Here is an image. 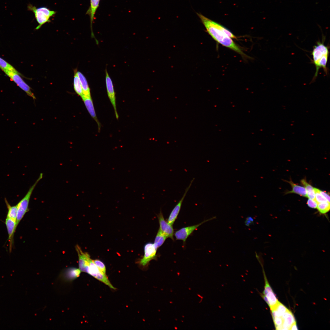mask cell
<instances>
[{
	"label": "cell",
	"instance_id": "1",
	"mask_svg": "<svg viewBox=\"0 0 330 330\" xmlns=\"http://www.w3.org/2000/svg\"><path fill=\"white\" fill-rule=\"evenodd\" d=\"M197 14L208 34L215 41L223 46L245 57V54L241 49L232 39L237 37L231 31L202 14L197 13Z\"/></svg>",
	"mask_w": 330,
	"mask_h": 330
},
{
	"label": "cell",
	"instance_id": "2",
	"mask_svg": "<svg viewBox=\"0 0 330 330\" xmlns=\"http://www.w3.org/2000/svg\"><path fill=\"white\" fill-rule=\"evenodd\" d=\"M324 41L317 42L316 45L313 47L311 54L312 55L313 63L316 68V72L312 81H314L317 76L320 68H322L326 74L328 73L327 67L329 55V48L328 46L324 44Z\"/></svg>",
	"mask_w": 330,
	"mask_h": 330
},
{
	"label": "cell",
	"instance_id": "3",
	"mask_svg": "<svg viewBox=\"0 0 330 330\" xmlns=\"http://www.w3.org/2000/svg\"><path fill=\"white\" fill-rule=\"evenodd\" d=\"M43 176L42 173H41L40 174L38 179L29 188L24 196L16 205L17 208V214L16 220L17 226L25 214L29 211L28 206L31 195L38 183L42 178Z\"/></svg>",
	"mask_w": 330,
	"mask_h": 330
},
{
	"label": "cell",
	"instance_id": "4",
	"mask_svg": "<svg viewBox=\"0 0 330 330\" xmlns=\"http://www.w3.org/2000/svg\"><path fill=\"white\" fill-rule=\"evenodd\" d=\"M28 8L29 10L33 12L38 23V25L35 28L36 30L40 29L46 23L50 22L51 21L50 18L56 13V12L51 10L46 7L36 8L31 4H29Z\"/></svg>",
	"mask_w": 330,
	"mask_h": 330
},
{
	"label": "cell",
	"instance_id": "5",
	"mask_svg": "<svg viewBox=\"0 0 330 330\" xmlns=\"http://www.w3.org/2000/svg\"><path fill=\"white\" fill-rule=\"evenodd\" d=\"M4 73L28 96L31 97L34 100L36 99L35 96L31 91V87L21 78L20 75H22L19 72L8 71L5 72Z\"/></svg>",
	"mask_w": 330,
	"mask_h": 330
},
{
	"label": "cell",
	"instance_id": "6",
	"mask_svg": "<svg viewBox=\"0 0 330 330\" xmlns=\"http://www.w3.org/2000/svg\"><path fill=\"white\" fill-rule=\"evenodd\" d=\"M216 218L215 216L213 217L198 224L182 228L175 232L174 234V236L177 240H182L185 243L188 237L200 226L207 222Z\"/></svg>",
	"mask_w": 330,
	"mask_h": 330
},
{
	"label": "cell",
	"instance_id": "7",
	"mask_svg": "<svg viewBox=\"0 0 330 330\" xmlns=\"http://www.w3.org/2000/svg\"><path fill=\"white\" fill-rule=\"evenodd\" d=\"M157 249L154 243H148L145 244L144 247V255L140 261V264L145 266L152 260L156 259Z\"/></svg>",
	"mask_w": 330,
	"mask_h": 330
},
{
	"label": "cell",
	"instance_id": "8",
	"mask_svg": "<svg viewBox=\"0 0 330 330\" xmlns=\"http://www.w3.org/2000/svg\"><path fill=\"white\" fill-rule=\"evenodd\" d=\"M105 82L108 95L114 108L116 117L118 119L119 116L116 109L115 94L113 85L106 69L105 70Z\"/></svg>",
	"mask_w": 330,
	"mask_h": 330
},
{
	"label": "cell",
	"instance_id": "9",
	"mask_svg": "<svg viewBox=\"0 0 330 330\" xmlns=\"http://www.w3.org/2000/svg\"><path fill=\"white\" fill-rule=\"evenodd\" d=\"M75 248L78 256L79 269L81 271L86 273L92 259L88 253L83 252L79 245H76Z\"/></svg>",
	"mask_w": 330,
	"mask_h": 330
},
{
	"label": "cell",
	"instance_id": "10",
	"mask_svg": "<svg viewBox=\"0 0 330 330\" xmlns=\"http://www.w3.org/2000/svg\"><path fill=\"white\" fill-rule=\"evenodd\" d=\"M194 179V178H193L191 181L189 185L186 188L185 193L182 197L174 208L170 213L167 220V222L170 225H172L177 218L180 210L183 201L188 192L191 187Z\"/></svg>",
	"mask_w": 330,
	"mask_h": 330
},
{
	"label": "cell",
	"instance_id": "11",
	"mask_svg": "<svg viewBox=\"0 0 330 330\" xmlns=\"http://www.w3.org/2000/svg\"><path fill=\"white\" fill-rule=\"evenodd\" d=\"M157 217L160 225L159 229L167 238L169 237L173 240L174 230L172 225H170L165 221L161 211Z\"/></svg>",
	"mask_w": 330,
	"mask_h": 330
},
{
	"label": "cell",
	"instance_id": "12",
	"mask_svg": "<svg viewBox=\"0 0 330 330\" xmlns=\"http://www.w3.org/2000/svg\"><path fill=\"white\" fill-rule=\"evenodd\" d=\"M5 223L8 235V240L9 243V251H11L13 245L14 235L17 227L16 221L6 217Z\"/></svg>",
	"mask_w": 330,
	"mask_h": 330
},
{
	"label": "cell",
	"instance_id": "13",
	"mask_svg": "<svg viewBox=\"0 0 330 330\" xmlns=\"http://www.w3.org/2000/svg\"><path fill=\"white\" fill-rule=\"evenodd\" d=\"M262 296L269 306L270 310L274 308L279 302L272 289L264 290Z\"/></svg>",
	"mask_w": 330,
	"mask_h": 330
},
{
	"label": "cell",
	"instance_id": "14",
	"mask_svg": "<svg viewBox=\"0 0 330 330\" xmlns=\"http://www.w3.org/2000/svg\"><path fill=\"white\" fill-rule=\"evenodd\" d=\"M81 98L89 113L97 123L98 130H100L101 124L96 116L91 97H88L83 95Z\"/></svg>",
	"mask_w": 330,
	"mask_h": 330
},
{
	"label": "cell",
	"instance_id": "15",
	"mask_svg": "<svg viewBox=\"0 0 330 330\" xmlns=\"http://www.w3.org/2000/svg\"><path fill=\"white\" fill-rule=\"evenodd\" d=\"M100 1V0H90V6L86 13L90 17L91 34L93 36L94 35L93 32L92 25L95 18V15L99 7Z\"/></svg>",
	"mask_w": 330,
	"mask_h": 330
},
{
	"label": "cell",
	"instance_id": "16",
	"mask_svg": "<svg viewBox=\"0 0 330 330\" xmlns=\"http://www.w3.org/2000/svg\"><path fill=\"white\" fill-rule=\"evenodd\" d=\"M283 320L282 330H289L291 326L296 323L292 313L288 309L282 316Z\"/></svg>",
	"mask_w": 330,
	"mask_h": 330
},
{
	"label": "cell",
	"instance_id": "17",
	"mask_svg": "<svg viewBox=\"0 0 330 330\" xmlns=\"http://www.w3.org/2000/svg\"><path fill=\"white\" fill-rule=\"evenodd\" d=\"M287 182L290 185L292 189L291 190L287 192L286 194L295 193L303 197H307L306 190L304 186L295 183L291 179Z\"/></svg>",
	"mask_w": 330,
	"mask_h": 330
},
{
	"label": "cell",
	"instance_id": "18",
	"mask_svg": "<svg viewBox=\"0 0 330 330\" xmlns=\"http://www.w3.org/2000/svg\"><path fill=\"white\" fill-rule=\"evenodd\" d=\"M77 73L81 82L83 95L88 97H91L90 89L86 78L80 72L77 71Z\"/></svg>",
	"mask_w": 330,
	"mask_h": 330
},
{
	"label": "cell",
	"instance_id": "19",
	"mask_svg": "<svg viewBox=\"0 0 330 330\" xmlns=\"http://www.w3.org/2000/svg\"><path fill=\"white\" fill-rule=\"evenodd\" d=\"M5 201L8 209L6 217L16 221L17 214V205L11 206L6 198Z\"/></svg>",
	"mask_w": 330,
	"mask_h": 330
},
{
	"label": "cell",
	"instance_id": "20",
	"mask_svg": "<svg viewBox=\"0 0 330 330\" xmlns=\"http://www.w3.org/2000/svg\"><path fill=\"white\" fill-rule=\"evenodd\" d=\"M77 70L75 69L74 71L73 86L75 92L82 97L83 96L81 82L77 73Z\"/></svg>",
	"mask_w": 330,
	"mask_h": 330
},
{
	"label": "cell",
	"instance_id": "21",
	"mask_svg": "<svg viewBox=\"0 0 330 330\" xmlns=\"http://www.w3.org/2000/svg\"><path fill=\"white\" fill-rule=\"evenodd\" d=\"M300 182L306 189L307 197L309 199L315 200V191L313 186L308 183L305 178L302 179Z\"/></svg>",
	"mask_w": 330,
	"mask_h": 330
},
{
	"label": "cell",
	"instance_id": "22",
	"mask_svg": "<svg viewBox=\"0 0 330 330\" xmlns=\"http://www.w3.org/2000/svg\"><path fill=\"white\" fill-rule=\"evenodd\" d=\"M81 272L79 269L75 268H70L65 272V277L68 280H73L79 276Z\"/></svg>",
	"mask_w": 330,
	"mask_h": 330
},
{
	"label": "cell",
	"instance_id": "23",
	"mask_svg": "<svg viewBox=\"0 0 330 330\" xmlns=\"http://www.w3.org/2000/svg\"><path fill=\"white\" fill-rule=\"evenodd\" d=\"M167 238V237L159 229L155 237L154 243L156 248L158 249L161 246Z\"/></svg>",
	"mask_w": 330,
	"mask_h": 330
},
{
	"label": "cell",
	"instance_id": "24",
	"mask_svg": "<svg viewBox=\"0 0 330 330\" xmlns=\"http://www.w3.org/2000/svg\"><path fill=\"white\" fill-rule=\"evenodd\" d=\"M0 69L4 72L8 71L19 72L13 66L1 57H0Z\"/></svg>",
	"mask_w": 330,
	"mask_h": 330
},
{
	"label": "cell",
	"instance_id": "25",
	"mask_svg": "<svg viewBox=\"0 0 330 330\" xmlns=\"http://www.w3.org/2000/svg\"><path fill=\"white\" fill-rule=\"evenodd\" d=\"M330 207V202L326 201L318 203L317 208L320 212L325 214L329 210Z\"/></svg>",
	"mask_w": 330,
	"mask_h": 330
},
{
	"label": "cell",
	"instance_id": "26",
	"mask_svg": "<svg viewBox=\"0 0 330 330\" xmlns=\"http://www.w3.org/2000/svg\"><path fill=\"white\" fill-rule=\"evenodd\" d=\"M93 261L99 270L102 273L106 274V267L103 262L99 259H97L93 260Z\"/></svg>",
	"mask_w": 330,
	"mask_h": 330
},
{
	"label": "cell",
	"instance_id": "27",
	"mask_svg": "<svg viewBox=\"0 0 330 330\" xmlns=\"http://www.w3.org/2000/svg\"><path fill=\"white\" fill-rule=\"evenodd\" d=\"M314 189L315 191V200L317 203L324 202L328 201L327 200L323 197L320 193L318 189L314 188Z\"/></svg>",
	"mask_w": 330,
	"mask_h": 330
},
{
	"label": "cell",
	"instance_id": "28",
	"mask_svg": "<svg viewBox=\"0 0 330 330\" xmlns=\"http://www.w3.org/2000/svg\"><path fill=\"white\" fill-rule=\"evenodd\" d=\"M308 206L313 208H317V203L315 200L309 199L307 202Z\"/></svg>",
	"mask_w": 330,
	"mask_h": 330
},
{
	"label": "cell",
	"instance_id": "29",
	"mask_svg": "<svg viewBox=\"0 0 330 330\" xmlns=\"http://www.w3.org/2000/svg\"><path fill=\"white\" fill-rule=\"evenodd\" d=\"M254 224V219L252 217L249 216L246 218L244 221V224L246 226L249 227Z\"/></svg>",
	"mask_w": 330,
	"mask_h": 330
},
{
	"label": "cell",
	"instance_id": "30",
	"mask_svg": "<svg viewBox=\"0 0 330 330\" xmlns=\"http://www.w3.org/2000/svg\"><path fill=\"white\" fill-rule=\"evenodd\" d=\"M318 191L321 195L326 199L328 202H330V197L329 195L325 192L319 189Z\"/></svg>",
	"mask_w": 330,
	"mask_h": 330
},
{
	"label": "cell",
	"instance_id": "31",
	"mask_svg": "<svg viewBox=\"0 0 330 330\" xmlns=\"http://www.w3.org/2000/svg\"><path fill=\"white\" fill-rule=\"evenodd\" d=\"M298 329L296 323L293 324L290 328L289 330H297Z\"/></svg>",
	"mask_w": 330,
	"mask_h": 330
}]
</instances>
